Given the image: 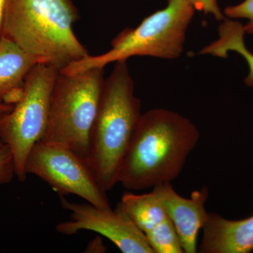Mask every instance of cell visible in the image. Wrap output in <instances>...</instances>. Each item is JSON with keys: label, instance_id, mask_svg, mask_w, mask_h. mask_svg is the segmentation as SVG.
Masks as SVG:
<instances>
[{"label": "cell", "instance_id": "cell-1", "mask_svg": "<svg viewBox=\"0 0 253 253\" xmlns=\"http://www.w3.org/2000/svg\"><path fill=\"white\" fill-rule=\"evenodd\" d=\"M200 132L187 118L166 109L141 115L123 161L118 183L141 191L171 183L197 146Z\"/></svg>", "mask_w": 253, "mask_h": 253}, {"label": "cell", "instance_id": "cell-2", "mask_svg": "<svg viewBox=\"0 0 253 253\" xmlns=\"http://www.w3.org/2000/svg\"><path fill=\"white\" fill-rule=\"evenodd\" d=\"M141 100L126 61H118L104 80L89 136L86 163L105 191L118 183L123 161L141 115Z\"/></svg>", "mask_w": 253, "mask_h": 253}, {"label": "cell", "instance_id": "cell-3", "mask_svg": "<svg viewBox=\"0 0 253 253\" xmlns=\"http://www.w3.org/2000/svg\"><path fill=\"white\" fill-rule=\"evenodd\" d=\"M79 18L73 0H7L2 37L61 70L89 54L73 31Z\"/></svg>", "mask_w": 253, "mask_h": 253}, {"label": "cell", "instance_id": "cell-4", "mask_svg": "<svg viewBox=\"0 0 253 253\" xmlns=\"http://www.w3.org/2000/svg\"><path fill=\"white\" fill-rule=\"evenodd\" d=\"M195 8L188 0H168L164 9L156 11L134 28H126L111 41V49L98 56L88 54L59 70L72 75L91 68L126 61L132 56H151L175 59L184 51L186 31L194 17Z\"/></svg>", "mask_w": 253, "mask_h": 253}, {"label": "cell", "instance_id": "cell-5", "mask_svg": "<svg viewBox=\"0 0 253 253\" xmlns=\"http://www.w3.org/2000/svg\"><path fill=\"white\" fill-rule=\"evenodd\" d=\"M104 68L68 75L55 82L43 142L72 150L86 159L104 83Z\"/></svg>", "mask_w": 253, "mask_h": 253}, {"label": "cell", "instance_id": "cell-6", "mask_svg": "<svg viewBox=\"0 0 253 253\" xmlns=\"http://www.w3.org/2000/svg\"><path fill=\"white\" fill-rule=\"evenodd\" d=\"M59 73L53 65H36L26 76L21 99L0 118V139L12 153L15 174L20 181L27 177L25 165L32 148L45 134L51 93Z\"/></svg>", "mask_w": 253, "mask_h": 253}, {"label": "cell", "instance_id": "cell-7", "mask_svg": "<svg viewBox=\"0 0 253 253\" xmlns=\"http://www.w3.org/2000/svg\"><path fill=\"white\" fill-rule=\"evenodd\" d=\"M26 174L45 181L60 196L72 194L101 208H111L109 199L86 159L72 150L39 141L32 148L25 165Z\"/></svg>", "mask_w": 253, "mask_h": 253}, {"label": "cell", "instance_id": "cell-8", "mask_svg": "<svg viewBox=\"0 0 253 253\" xmlns=\"http://www.w3.org/2000/svg\"><path fill=\"white\" fill-rule=\"evenodd\" d=\"M63 209L69 211V220L59 223L56 230L71 236L81 231H94L116 245L123 253H155L146 236L118 204L116 209L68 201L61 196Z\"/></svg>", "mask_w": 253, "mask_h": 253}, {"label": "cell", "instance_id": "cell-9", "mask_svg": "<svg viewBox=\"0 0 253 253\" xmlns=\"http://www.w3.org/2000/svg\"><path fill=\"white\" fill-rule=\"evenodd\" d=\"M121 208L143 233L155 253H184L174 224L153 191L126 192Z\"/></svg>", "mask_w": 253, "mask_h": 253}, {"label": "cell", "instance_id": "cell-10", "mask_svg": "<svg viewBox=\"0 0 253 253\" xmlns=\"http://www.w3.org/2000/svg\"><path fill=\"white\" fill-rule=\"evenodd\" d=\"M152 191L174 224L184 253H197L198 236L208 214L205 208L208 188L196 190L189 199L178 194L171 183L155 186Z\"/></svg>", "mask_w": 253, "mask_h": 253}, {"label": "cell", "instance_id": "cell-11", "mask_svg": "<svg viewBox=\"0 0 253 253\" xmlns=\"http://www.w3.org/2000/svg\"><path fill=\"white\" fill-rule=\"evenodd\" d=\"M201 253H249L253 251V215L230 220L208 212L203 227Z\"/></svg>", "mask_w": 253, "mask_h": 253}, {"label": "cell", "instance_id": "cell-12", "mask_svg": "<svg viewBox=\"0 0 253 253\" xmlns=\"http://www.w3.org/2000/svg\"><path fill=\"white\" fill-rule=\"evenodd\" d=\"M41 63L36 56L2 37L0 40V103L14 106L18 103L28 73Z\"/></svg>", "mask_w": 253, "mask_h": 253}, {"label": "cell", "instance_id": "cell-13", "mask_svg": "<svg viewBox=\"0 0 253 253\" xmlns=\"http://www.w3.org/2000/svg\"><path fill=\"white\" fill-rule=\"evenodd\" d=\"M219 38L200 51L201 54H211L219 58H228V53L234 51L247 63L249 73L244 79L248 86L253 87V54L245 43L244 26L239 21L225 18L218 28Z\"/></svg>", "mask_w": 253, "mask_h": 253}, {"label": "cell", "instance_id": "cell-14", "mask_svg": "<svg viewBox=\"0 0 253 253\" xmlns=\"http://www.w3.org/2000/svg\"><path fill=\"white\" fill-rule=\"evenodd\" d=\"M224 14L230 19L245 18L249 20L244 25L245 31L248 34H253V0H244L235 6H229L225 8Z\"/></svg>", "mask_w": 253, "mask_h": 253}, {"label": "cell", "instance_id": "cell-15", "mask_svg": "<svg viewBox=\"0 0 253 253\" xmlns=\"http://www.w3.org/2000/svg\"><path fill=\"white\" fill-rule=\"evenodd\" d=\"M15 175L12 153L9 146L4 145L0 149V186L9 184Z\"/></svg>", "mask_w": 253, "mask_h": 253}, {"label": "cell", "instance_id": "cell-16", "mask_svg": "<svg viewBox=\"0 0 253 253\" xmlns=\"http://www.w3.org/2000/svg\"><path fill=\"white\" fill-rule=\"evenodd\" d=\"M194 6L195 9L203 11L206 14H211L217 21H223L225 16L221 12L217 0H188Z\"/></svg>", "mask_w": 253, "mask_h": 253}, {"label": "cell", "instance_id": "cell-17", "mask_svg": "<svg viewBox=\"0 0 253 253\" xmlns=\"http://www.w3.org/2000/svg\"><path fill=\"white\" fill-rule=\"evenodd\" d=\"M7 0H0V40L3 36V28Z\"/></svg>", "mask_w": 253, "mask_h": 253}, {"label": "cell", "instance_id": "cell-18", "mask_svg": "<svg viewBox=\"0 0 253 253\" xmlns=\"http://www.w3.org/2000/svg\"><path fill=\"white\" fill-rule=\"evenodd\" d=\"M14 105H10L4 104V103H0V118L1 116H4V115L6 114V113H9L11 110L14 108ZM4 143L1 141V139H0V149L2 148L3 146H4Z\"/></svg>", "mask_w": 253, "mask_h": 253}, {"label": "cell", "instance_id": "cell-19", "mask_svg": "<svg viewBox=\"0 0 253 253\" xmlns=\"http://www.w3.org/2000/svg\"><path fill=\"white\" fill-rule=\"evenodd\" d=\"M103 246H103L102 243H101V241L99 240V241H98V244H96V240H95V241H93L92 244H89V246H88L87 250L90 251V252H91V251H94L93 252H97V251H97L96 248L99 247L100 249H102Z\"/></svg>", "mask_w": 253, "mask_h": 253}]
</instances>
